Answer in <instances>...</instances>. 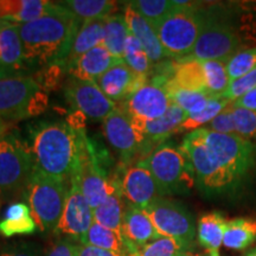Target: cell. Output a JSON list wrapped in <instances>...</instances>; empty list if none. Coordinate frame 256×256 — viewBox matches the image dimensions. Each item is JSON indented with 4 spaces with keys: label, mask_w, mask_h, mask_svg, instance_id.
Listing matches in <instances>:
<instances>
[{
    "label": "cell",
    "mask_w": 256,
    "mask_h": 256,
    "mask_svg": "<svg viewBox=\"0 0 256 256\" xmlns=\"http://www.w3.org/2000/svg\"><path fill=\"white\" fill-rule=\"evenodd\" d=\"M58 2L48 0H0V20L28 24L51 14Z\"/></svg>",
    "instance_id": "21"
},
{
    "label": "cell",
    "mask_w": 256,
    "mask_h": 256,
    "mask_svg": "<svg viewBox=\"0 0 256 256\" xmlns=\"http://www.w3.org/2000/svg\"><path fill=\"white\" fill-rule=\"evenodd\" d=\"M220 165L228 172L238 188L256 172V144L238 134H220L206 128L197 130Z\"/></svg>",
    "instance_id": "8"
},
{
    "label": "cell",
    "mask_w": 256,
    "mask_h": 256,
    "mask_svg": "<svg viewBox=\"0 0 256 256\" xmlns=\"http://www.w3.org/2000/svg\"><path fill=\"white\" fill-rule=\"evenodd\" d=\"M66 182L34 168L26 188V196L31 215L42 232H55L68 196Z\"/></svg>",
    "instance_id": "7"
},
{
    "label": "cell",
    "mask_w": 256,
    "mask_h": 256,
    "mask_svg": "<svg viewBox=\"0 0 256 256\" xmlns=\"http://www.w3.org/2000/svg\"><path fill=\"white\" fill-rule=\"evenodd\" d=\"M81 24V20L58 2V8L51 14L19 25L28 68L36 72L55 64L64 66Z\"/></svg>",
    "instance_id": "1"
},
{
    "label": "cell",
    "mask_w": 256,
    "mask_h": 256,
    "mask_svg": "<svg viewBox=\"0 0 256 256\" xmlns=\"http://www.w3.org/2000/svg\"><path fill=\"white\" fill-rule=\"evenodd\" d=\"M203 128H206L208 130H211V132H216L220 134H232V136L236 134L235 122H234L232 113V110H230V104H228V107H226V110L220 112L215 119Z\"/></svg>",
    "instance_id": "44"
},
{
    "label": "cell",
    "mask_w": 256,
    "mask_h": 256,
    "mask_svg": "<svg viewBox=\"0 0 256 256\" xmlns=\"http://www.w3.org/2000/svg\"><path fill=\"white\" fill-rule=\"evenodd\" d=\"M256 241V220L240 217L226 222L223 236L224 247L234 250H244Z\"/></svg>",
    "instance_id": "31"
},
{
    "label": "cell",
    "mask_w": 256,
    "mask_h": 256,
    "mask_svg": "<svg viewBox=\"0 0 256 256\" xmlns=\"http://www.w3.org/2000/svg\"><path fill=\"white\" fill-rule=\"evenodd\" d=\"M34 171V160L28 142L14 132L0 140V197L28 188Z\"/></svg>",
    "instance_id": "11"
},
{
    "label": "cell",
    "mask_w": 256,
    "mask_h": 256,
    "mask_svg": "<svg viewBox=\"0 0 256 256\" xmlns=\"http://www.w3.org/2000/svg\"><path fill=\"white\" fill-rule=\"evenodd\" d=\"M46 106V92L34 75H0V120L17 122L43 113Z\"/></svg>",
    "instance_id": "6"
},
{
    "label": "cell",
    "mask_w": 256,
    "mask_h": 256,
    "mask_svg": "<svg viewBox=\"0 0 256 256\" xmlns=\"http://www.w3.org/2000/svg\"><path fill=\"white\" fill-rule=\"evenodd\" d=\"M8 124H6L5 121L0 120V140L4 138L8 132Z\"/></svg>",
    "instance_id": "48"
},
{
    "label": "cell",
    "mask_w": 256,
    "mask_h": 256,
    "mask_svg": "<svg viewBox=\"0 0 256 256\" xmlns=\"http://www.w3.org/2000/svg\"><path fill=\"white\" fill-rule=\"evenodd\" d=\"M124 60L134 72L140 74V75H146L148 78L151 75L153 68L151 60L147 56L142 43L130 32L127 37L126 46H124Z\"/></svg>",
    "instance_id": "37"
},
{
    "label": "cell",
    "mask_w": 256,
    "mask_h": 256,
    "mask_svg": "<svg viewBox=\"0 0 256 256\" xmlns=\"http://www.w3.org/2000/svg\"><path fill=\"white\" fill-rule=\"evenodd\" d=\"M66 101L92 121H104L113 113L116 104L104 94L95 81H86L70 76L64 88Z\"/></svg>",
    "instance_id": "14"
},
{
    "label": "cell",
    "mask_w": 256,
    "mask_h": 256,
    "mask_svg": "<svg viewBox=\"0 0 256 256\" xmlns=\"http://www.w3.org/2000/svg\"><path fill=\"white\" fill-rule=\"evenodd\" d=\"M236 134L248 142L256 144V112L236 107L230 102Z\"/></svg>",
    "instance_id": "40"
},
{
    "label": "cell",
    "mask_w": 256,
    "mask_h": 256,
    "mask_svg": "<svg viewBox=\"0 0 256 256\" xmlns=\"http://www.w3.org/2000/svg\"><path fill=\"white\" fill-rule=\"evenodd\" d=\"M191 247L183 242L171 238H162L138 247L134 256H177L183 252L190 250Z\"/></svg>",
    "instance_id": "39"
},
{
    "label": "cell",
    "mask_w": 256,
    "mask_h": 256,
    "mask_svg": "<svg viewBox=\"0 0 256 256\" xmlns=\"http://www.w3.org/2000/svg\"><path fill=\"white\" fill-rule=\"evenodd\" d=\"M230 102L232 101L226 100V98H222V96L211 98L209 104H206V107L204 108L203 110L198 112L196 114L188 115L186 119L184 120V122L179 126L177 133L188 132V130L194 132V130H200V128L206 126L208 124L215 119L220 112H223L226 107H228Z\"/></svg>",
    "instance_id": "36"
},
{
    "label": "cell",
    "mask_w": 256,
    "mask_h": 256,
    "mask_svg": "<svg viewBox=\"0 0 256 256\" xmlns=\"http://www.w3.org/2000/svg\"><path fill=\"white\" fill-rule=\"evenodd\" d=\"M38 226L31 215L30 206L23 202L14 203L6 208L4 218L0 220V235L11 238L19 235H32Z\"/></svg>",
    "instance_id": "26"
},
{
    "label": "cell",
    "mask_w": 256,
    "mask_h": 256,
    "mask_svg": "<svg viewBox=\"0 0 256 256\" xmlns=\"http://www.w3.org/2000/svg\"><path fill=\"white\" fill-rule=\"evenodd\" d=\"M177 8L156 30L160 43L170 60H184L191 55L206 23V10L196 2H176Z\"/></svg>",
    "instance_id": "3"
},
{
    "label": "cell",
    "mask_w": 256,
    "mask_h": 256,
    "mask_svg": "<svg viewBox=\"0 0 256 256\" xmlns=\"http://www.w3.org/2000/svg\"><path fill=\"white\" fill-rule=\"evenodd\" d=\"M139 14L156 32L162 22L177 8L176 2L168 0H136L127 4Z\"/></svg>",
    "instance_id": "34"
},
{
    "label": "cell",
    "mask_w": 256,
    "mask_h": 256,
    "mask_svg": "<svg viewBox=\"0 0 256 256\" xmlns=\"http://www.w3.org/2000/svg\"><path fill=\"white\" fill-rule=\"evenodd\" d=\"M209 256H220L218 252H209Z\"/></svg>",
    "instance_id": "51"
},
{
    "label": "cell",
    "mask_w": 256,
    "mask_h": 256,
    "mask_svg": "<svg viewBox=\"0 0 256 256\" xmlns=\"http://www.w3.org/2000/svg\"><path fill=\"white\" fill-rule=\"evenodd\" d=\"M168 94L172 104L182 108L188 115L203 110L211 98V96L206 92L185 90L178 88L170 89Z\"/></svg>",
    "instance_id": "38"
},
{
    "label": "cell",
    "mask_w": 256,
    "mask_h": 256,
    "mask_svg": "<svg viewBox=\"0 0 256 256\" xmlns=\"http://www.w3.org/2000/svg\"><path fill=\"white\" fill-rule=\"evenodd\" d=\"M232 104L236 107L246 108V110L256 112V87L252 90H249L246 94H243L238 100L232 101Z\"/></svg>",
    "instance_id": "47"
},
{
    "label": "cell",
    "mask_w": 256,
    "mask_h": 256,
    "mask_svg": "<svg viewBox=\"0 0 256 256\" xmlns=\"http://www.w3.org/2000/svg\"><path fill=\"white\" fill-rule=\"evenodd\" d=\"M256 87V68L252 69V72L246 74L241 78L236 80L229 86L228 90L222 95V98H226L229 101H235L238 98H241L243 94L248 92L252 89Z\"/></svg>",
    "instance_id": "42"
},
{
    "label": "cell",
    "mask_w": 256,
    "mask_h": 256,
    "mask_svg": "<svg viewBox=\"0 0 256 256\" xmlns=\"http://www.w3.org/2000/svg\"><path fill=\"white\" fill-rule=\"evenodd\" d=\"M120 182L124 200L134 206L146 209L156 200L162 197L154 177L142 160L128 168Z\"/></svg>",
    "instance_id": "17"
},
{
    "label": "cell",
    "mask_w": 256,
    "mask_h": 256,
    "mask_svg": "<svg viewBox=\"0 0 256 256\" xmlns=\"http://www.w3.org/2000/svg\"><path fill=\"white\" fill-rule=\"evenodd\" d=\"M69 183L66 206L54 232L66 236V238L72 241V240L81 241V238L94 223V214L74 176H72Z\"/></svg>",
    "instance_id": "16"
},
{
    "label": "cell",
    "mask_w": 256,
    "mask_h": 256,
    "mask_svg": "<svg viewBox=\"0 0 256 256\" xmlns=\"http://www.w3.org/2000/svg\"><path fill=\"white\" fill-rule=\"evenodd\" d=\"M69 10L78 20H98L115 14L119 2L110 0H68L60 2Z\"/></svg>",
    "instance_id": "32"
},
{
    "label": "cell",
    "mask_w": 256,
    "mask_h": 256,
    "mask_svg": "<svg viewBox=\"0 0 256 256\" xmlns=\"http://www.w3.org/2000/svg\"><path fill=\"white\" fill-rule=\"evenodd\" d=\"M76 256H126L119 252L104 250V249L92 247L86 244H76Z\"/></svg>",
    "instance_id": "46"
},
{
    "label": "cell",
    "mask_w": 256,
    "mask_h": 256,
    "mask_svg": "<svg viewBox=\"0 0 256 256\" xmlns=\"http://www.w3.org/2000/svg\"><path fill=\"white\" fill-rule=\"evenodd\" d=\"M104 40V19L83 22L76 32L70 54L63 68L68 72V68L76 60L94 48L102 46Z\"/></svg>",
    "instance_id": "25"
},
{
    "label": "cell",
    "mask_w": 256,
    "mask_h": 256,
    "mask_svg": "<svg viewBox=\"0 0 256 256\" xmlns=\"http://www.w3.org/2000/svg\"><path fill=\"white\" fill-rule=\"evenodd\" d=\"M119 60H120L115 58L102 44L76 60L68 68V72L70 76L76 78L96 82V80L101 78Z\"/></svg>",
    "instance_id": "22"
},
{
    "label": "cell",
    "mask_w": 256,
    "mask_h": 256,
    "mask_svg": "<svg viewBox=\"0 0 256 256\" xmlns=\"http://www.w3.org/2000/svg\"><path fill=\"white\" fill-rule=\"evenodd\" d=\"M240 46L241 40L226 18V14L215 8L206 10V23L196 46L186 60H194L198 62H229V60L238 54Z\"/></svg>",
    "instance_id": "10"
},
{
    "label": "cell",
    "mask_w": 256,
    "mask_h": 256,
    "mask_svg": "<svg viewBox=\"0 0 256 256\" xmlns=\"http://www.w3.org/2000/svg\"><path fill=\"white\" fill-rule=\"evenodd\" d=\"M46 256H76V244L69 238H60L48 248Z\"/></svg>",
    "instance_id": "45"
},
{
    "label": "cell",
    "mask_w": 256,
    "mask_h": 256,
    "mask_svg": "<svg viewBox=\"0 0 256 256\" xmlns=\"http://www.w3.org/2000/svg\"><path fill=\"white\" fill-rule=\"evenodd\" d=\"M142 162L154 177L162 197L186 196L196 185L194 170L180 146L172 142L162 144Z\"/></svg>",
    "instance_id": "5"
},
{
    "label": "cell",
    "mask_w": 256,
    "mask_h": 256,
    "mask_svg": "<svg viewBox=\"0 0 256 256\" xmlns=\"http://www.w3.org/2000/svg\"><path fill=\"white\" fill-rule=\"evenodd\" d=\"M226 63L223 60H206L202 62L204 70V78H206V92L211 98L222 96L228 90L230 82Z\"/></svg>",
    "instance_id": "35"
},
{
    "label": "cell",
    "mask_w": 256,
    "mask_h": 256,
    "mask_svg": "<svg viewBox=\"0 0 256 256\" xmlns=\"http://www.w3.org/2000/svg\"><path fill=\"white\" fill-rule=\"evenodd\" d=\"M172 88L208 92L202 62L186 58L174 60V78L168 82V92Z\"/></svg>",
    "instance_id": "27"
},
{
    "label": "cell",
    "mask_w": 256,
    "mask_h": 256,
    "mask_svg": "<svg viewBox=\"0 0 256 256\" xmlns=\"http://www.w3.org/2000/svg\"><path fill=\"white\" fill-rule=\"evenodd\" d=\"M80 243L130 256L128 241L124 238L122 234L104 228L95 222L92 224V226L81 238Z\"/></svg>",
    "instance_id": "30"
},
{
    "label": "cell",
    "mask_w": 256,
    "mask_h": 256,
    "mask_svg": "<svg viewBox=\"0 0 256 256\" xmlns=\"http://www.w3.org/2000/svg\"><path fill=\"white\" fill-rule=\"evenodd\" d=\"M186 116L188 114L182 108L172 104L168 112L158 119L148 121L132 119V122L138 132L144 136L148 150L152 146L162 145L170 136L177 133L179 126L184 122Z\"/></svg>",
    "instance_id": "20"
},
{
    "label": "cell",
    "mask_w": 256,
    "mask_h": 256,
    "mask_svg": "<svg viewBox=\"0 0 256 256\" xmlns=\"http://www.w3.org/2000/svg\"><path fill=\"white\" fill-rule=\"evenodd\" d=\"M256 68V48L252 49L240 51L235 56H232L226 63V70L230 82H235L241 78L246 74Z\"/></svg>",
    "instance_id": "41"
},
{
    "label": "cell",
    "mask_w": 256,
    "mask_h": 256,
    "mask_svg": "<svg viewBox=\"0 0 256 256\" xmlns=\"http://www.w3.org/2000/svg\"><path fill=\"white\" fill-rule=\"evenodd\" d=\"M124 14V18H126L128 30L142 43V48L145 49L147 56L150 57L153 66L168 58L164 48L160 43V40L154 28L147 23L142 16L136 14L130 6H126Z\"/></svg>",
    "instance_id": "24"
},
{
    "label": "cell",
    "mask_w": 256,
    "mask_h": 256,
    "mask_svg": "<svg viewBox=\"0 0 256 256\" xmlns=\"http://www.w3.org/2000/svg\"><path fill=\"white\" fill-rule=\"evenodd\" d=\"M104 134L126 164L132 162L144 150H147L144 136L136 130L132 119L118 104L113 113L104 121Z\"/></svg>",
    "instance_id": "15"
},
{
    "label": "cell",
    "mask_w": 256,
    "mask_h": 256,
    "mask_svg": "<svg viewBox=\"0 0 256 256\" xmlns=\"http://www.w3.org/2000/svg\"><path fill=\"white\" fill-rule=\"evenodd\" d=\"M244 256H256V248L252 249V250H249Z\"/></svg>",
    "instance_id": "50"
},
{
    "label": "cell",
    "mask_w": 256,
    "mask_h": 256,
    "mask_svg": "<svg viewBox=\"0 0 256 256\" xmlns=\"http://www.w3.org/2000/svg\"><path fill=\"white\" fill-rule=\"evenodd\" d=\"M0 256H42V250L34 242H11L0 246Z\"/></svg>",
    "instance_id": "43"
},
{
    "label": "cell",
    "mask_w": 256,
    "mask_h": 256,
    "mask_svg": "<svg viewBox=\"0 0 256 256\" xmlns=\"http://www.w3.org/2000/svg\"><path fill=\"white\" fill-rule=\"evenodd\" d=\"M34 168L51 177L70 182L78 164V134L68 122L38 121L28 126Z\"/></svg>",
    "instance_id": "2"
},
{
    "label": "cell",
    "mask_w": 256,
    "mask_h": 256,
    "mask_svg": "<svg viewBox=\"0 0 256 256\" xmlns=\"http://www.w3.org/2000/svg\"><path fill=\"white\" fill-rule=\"evenodd\" d=\"M0 75H32L24 60L19 24L0 20Z\"/></svg>",
    "instance_id": "19"
},
{
    "label": "cell",
    "mask_w": 256,
    "mask_h": 256,
    "mask_svg": "<svg viewBox=\"0 0 256 256\" xmlns=\"http://www.w3.org/2000/svg\"><path fill=\"white\" fill-rule=\"evenodd\" d=\"M148 81V76L134 72L124 60H120L96 80V83L104 94L118 104V102L120 104L126 100L128 96L139 90Z\"/></svg>",
    "instance_id": "18"
},
{
    "label": "cell",
    "mask_w": 256,
    "mask_h": 256,
    "mask_svg": "<svg viewBox=\"0 0 256 256\" xmlns=\"http://www.w3.org/2000/svg\"><path fill=\"white\" fill-rule=\"evenodd\" d=\"M78 139V164L74 177L76 178L83 196L92 210L110 196L120 183V179L108 176L106 156L101 154L86 134L84 128L75 130Z\"/></svg>",
    "instance_id": "4"
},
{
    "label": "cell",
    "mask_w": 256,
    "mask_h": 256,
    "mask_svg": "<svg viewBox=\"0 0 256 256\" xmlns=\"http://www.w3.org/2000/svg\"><path fill=\"white\" fill-rule=\"evenodd\" d=\"M180 148L191 162L196 174V185L202 194L208 197H217L238 190V184L220 165L197 130L184 138Z\"/></svg>",
    "instance_id": "9"
},
{
    "label": "cell",
    "mask_w": 256,
    "mask_h": 256,
    "mask_svg": "<svg viewBox=\"0 0 256 256\" xmlns=\"http://www.w3.org/2000/svg\"><path fill=\"white\" fill-rule=\"evenodd\" d=\"M144 210L160 236L178 240L188 247L194 246L197 235L196 220L183 203L159 197Z\"/></svg>",
    "instance_id": "12"
},
{
    "label": "cell",
    "mask_w": 256,
    "mask_h": 256,
    "mask_svg": "<svg viewBox=\"0 0 256 256\" xmlns=\"http://www.w3.org/2000/svg\"><path fill=\"white\" fill-rule=\"evenodd\" d=\"M226 217L220 211L204 214L197 223L198 243L209 252H218L223 244V236L226 226Z\"/></svg>",
    "instance_id": "28"
},
{
    "label": "cell",
    "mask_w": 256,
    "mask_h": 256,
    "mask_svg": "<svg viewBox=\"0 0 256 256\" xmlns=\"http://www.w3.org/2000/svg\"><path fill=\"white\" fill-rule=\"evenodd\" d=\"M164 80L151 78L148 83L120 102L119 107L130 119L156 120L162 116L172 106Z\"/></svg>",
    "instance_id": "13"
},
{
    "label": "cell",
    "mask_w": 256,
    "mask_h": 256,
    "mask_svg": "<svg viewBox=\"0 0 256 256\" xmlns=\"http://www.w3.org/2000/svg\"><path fill=\"white\" fill-rule=\"evenodd\" d=\"M177 256H200V255H197V254H194V252H191L190 250H188V252H180V254L177 255Z\"/></svg>",
    "instance_id": "49"
},
{
    "label": "cell",
    "mask_w": 256,
    "mask_h": 256,
    "mask_svg": "<svg viewBox=\"0 0 256 256\" xmlns=\"http://www.w3.org/2000/svg\"><path fill=\"white\" fill-rule=\"evenodd\" d=\"M127 204L122 191H121V182L110 197L101 206L92 210L94 222L100 226L121 234L122 220Z\"/></svg>",
    "instance_id": "29"
},
{
    "label": "cell",
    "mask_w": 256,
    "mask_h": 256,
    "mask_svg": "<svg viewBox=\"0 0 256 256\" xmlns=\"http://www.w3.org/2000/svg\"><path fill=\"white\" fill-rule=\"evenodd\" d=\"M121 234L128 242L133 243L136 247H142L148 242L162 238L145 210L130 203L124 210Z\"/></svg>",
    "instance_id": "23"
},
{
    "label": "cell",
    "mask_w": 256,
    "mask_h": 256,
    "mask_svg": "<svg viewBox=\"0 0 256 256\" xmlns=\"http://www.w3.org/2000/svg\"><path fill=\"white\" fill-rule=\"evenodd\" d=\"M128 34H130V30H128L124 14H115L104 19V46L115 58L124 60Z\"/></svg>",
    "instance_id": "33"
}]
</instances>
